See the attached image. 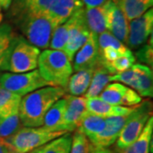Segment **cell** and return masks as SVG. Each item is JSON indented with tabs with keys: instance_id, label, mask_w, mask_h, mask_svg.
<instances>
[{
	"instance_id": "1",
	"label": "cell",
	"mask_w": 153,
	"mask_h": 153,
	"mask_svg": "<svg viewBox=\"0 0 153 153\" xmlns=\"http://www.w3.org/2000/svg\"><path fill=\"white\" fill-rule=\"evenodd\" d=\"M66 94V90L62 88L46 86L22 97L19 105V117L22 126L28 128L42 127L48 110Z\"/></svg>"
},
{
	"instance_id": "2",
	"label": "cell",
	"mask_w": 153,
	"mask_h": 153,
	"mask_svg": "<svg viewBox=\"0 0 153 153\" xmlns=\"http://www.w3.org/2000/svg\"><path fill=\"white\" fill-rule=\"evenodd\" d=\"M38 67L41 76L49 86L64 89L73 73L71 61L62 50L44 49L38 57Z\"/></svg>"
},
{
	"instance_id": "3",
	"label": "cell",
	"mask_w": 153,
	"mask_h": 153,
	"mask_svg": "<svg viewBox=\"0 0 153 153\" xmlns=\"http://www.w3.org/2000/svg\"><path fill=\"white\" fill-rule=\"evenodd\" d=\"M22 35L28 43L38 49H47L55 27L47 16L21 13L14 16Z\"/></svg>"
},
{
	"instance_id": "4",
	"label": "cell",
	"mask_w": 153,
	"mask_h": 153,
	"mask_svg": "<svg viewBox=\"0 0 153 153\" xmlns=\"http://www.w3.org/2000/svg\"><path fill=\"white\" fill-rule=\"evenodd\" d=\"M68 132L53 131L44 127H22L13 135L5 138L11 153H30Z\"/></svg>"
},
{
	"instance_id": "5",
	"label": "cell",
	"mask_w": 153,
	"mask_h": 153,
	"mask_svg": "<svg viewBox=\"0 0 153 153\" xmlns=\"http://www.w3.org/2000/svg\"><path fill=\"white\" fill-rule=\"evenodd\" d=\"M40 53L38 48L28 43L23 36L16 34L1 71L12 73L33 71L38 67Z\"/></svg>"
},
{
	"instance_id": "6",
	"label": "cell",
	"mask_w": 153,
	"mask_h": 153,
	"mask_svg": "<svg viewBox=\"0 0 153 153\" xmlns=\"http://www.w3.org/2000/svg\"><path fill=\"white\" fill-rule=\"evenodd\" d=\"M152 116V103L149 100L134 106L119 136L116 141V150L129 146L141 134L149 118Z\"/></svg>"
},
{
	"instance_id": "7",
	"label": "cell",
	"mask_w": 153,
	"mask_h": 153,
	"mask_svg": "<svg viewBox=\"0 0 153 153\" xmlns=\"http://www.w3.org/2000/svg\"><path fill=\"white\" fill-rule=\"evenodd\" d=\"M0 86L23 97L38 88L49 86V84L41 76L38 69H35L22 73L4 72L0 74Z\"/></svg>"
},
{
	"instance_id": "8",
	"label": "cell",
	"mask_w": 153,
	"mask_h": 153,
	"mask_svg": "<svg viewBox=\"0 0 153 153\" xmlns=\"http://www.w3.org/2000/svg\"><path fill=\"white\" fill-rule=\"evenodd\" d=\"M153 10L151 8L142 16L128 22L126 46L129 49H138L147 42L152 34Z\"/></svg>"
},
{
	"instance_id": "9",
	"label": "cell",
	"mask_w": 153,
	"mask_h": 153,
	"mask_svg": "<svg viewBox=\"0 0 153 153\" xmlns=\"http://www.w3.org/2000/svg\"><path fill=\"white\" fill-rule=\"evenodd\" d=\"M98 97L110 104L125 107L135 106L142 101L136 91L117 82L109 83Z\"/></svg>"
},
{
	"instance_id": "10",
	"label": "cell",
	"mask_w": 153,
	"mask_h": 153,
	"mask_svg": "<svg viewBox=\"0 0 153 153\" xmlns=\"http://www.w3.org/2000/svg\"><path fill=\"white\" fill-rule=\"evenodd\" d=\"M97 36L90 33L86 43L82 45L74 55L73 71H77L83 69H95L100 65V55L99 52Z\"/></svg>"
},
{
	"instance_id": "11",
	"label": "cell",
	"mask_w": 153,
	"mask_h": 153,
	"mask_svg": "<svg viewBox=\"0 0 153 153\" xmlns=\"http://www.w3.org/2000/svg\"><path fill=\"white\" fill-rule=\"evenodd\" d=\"M65 98L66 108L60 126V131L71 133L76 130L82 117L87 112L86 98L72 95H65Z\"/></svg>"
},
{
	"instance_id": "12",
	"label": "cell",
	"mask_w": 153,
	"mask_h": 153,
	"mask_svg": "<svg viewBox=\"0 0 153 153\" xmlns=\"http://www.w3.org/2000/svg\"><path fill=\"white\" fill-rule=\"evenodd\" d=\"M104 6L106 31L126 45L128 22L124 14L111 0H107L104 4Z\"/></svg>"
},
{
	"instance_id": "13",
	"label": "cell",
	"mask_w": 153,
	"mask_h": 153,
	"mask_svg": "<svg viewBox=\"0 0 153 153\" xmlns=\"http://www.w3.org/2000/svg\"><path fill=\"white\" fill-rule=\"evenodd\" d=\"M129 114L106 117L104 129L89 140L90 144L96 147L107 148L112 146L117 141Z\"/></svg>"
},
{
	"instance_id": "14",
	"label": "cell",
	"mask_w": 153,
	"mask_h": 153,
	"mask_svg": "<svg viewBox=\"0 0 153 153\" xmlns=\"http://www.w3.org/2000/svg\"><path fill=\"white\" fill-rule=\"evenodd\" d=\"M83 6L81 0H54L47 13V17L55 28L66 22Z\"/></svg>"
},
{
	"instance_id": "15",
	"label": "cell",
	"mask_w": 153,
	"mask_h": 153,
	"mask_svg": "<svg viewBox=\"0 0 153 153\" xmlns=\"http://www.w3.org/2000/svg\"><path fill=\"white\" fill-rule=\"evenodd\" d=\"M86 108L88 111L100 116L101 117L106 118L115 116L128 114L133 111L134 106L125 107V106L115 105L110 104L108 102H105L99 97H94V98H86Z\"/></svg>"
},
{
	"instance_id": "16",
	"label": "cell",
	"mask_w": 153,
	"mask_h": 153,
	"mask_svg": "<svg viewBox=\"0 0 153 153\" xmlns=\"http://www.w3.org/2000/svg\"><path fill=\"white\" fill-rule=\"evenodd\" d=\"M153 137V117L152 116L147 121L141 134L134 142L129 146L114 151L117 153H150L152 152Z\"/></svg>"
},
{
	"instance_id": "17",
	"label": "cell",
	"mask_w": 153,
	"mask_h": 153,
	"mask_svg": "<svg viewBox=\"0 0 153 153\" xmlns=\"http://www.w3.org/2000/svg\"><path fill=\"white\" fill-rule=\"evenodd\" d=\"M94 69H83L72 73L66 88V93L72 96H82L87 92Z\"/></svg>"
},
{
	"instance_id": "18",
	"label": "cell",
	"mask_w": 153,
	"mask_h": 153,
	"mask_svg": "<svg viewBox=\"0 0 153 153\" xmlns=\"http://www.w3.org/2000/svg\"><path fill=\"white\" fill-rule=\"evenodd\" d=\"M124 14L128 22L138 18L150 10L153 0H111Z\"/></svg>"
},
{
	"instance_id": "19",
	"label": "cell",
	"mask_w": 153,
	"mask_h": 153,
	"mask_svg": "<svg viewBox=\"0 0 153 153\" xmlns=\"http://www.w3.org/2000/svg\"><path fill=\"white\" fill-rule=\"evenodd\" d=\"M53 2L54 0H16L13 4L12 13L14 16L21 13L47 16Z\"/></svg>"
},
{
	"instance_id": "20",
	"label": "cell",
	"mask_w": 153,
	"mask_h": 153,
	"mask_svg": "<svg viewBox=\"0 0 153 153\" xmlns=\"http://www.w3.org/2000/svg\"><path fill=\"white\" fill-rule=\"evenodd\" d=\"M84 16L90 33L98 37L100 33L106 31L104 4L94 8H84Z\"/></svg>"
},
{
	"instance_id": "21",
	"label": "cell",
	"mask_w": 153,
	"mask_h": 153,
	"mask_svg": "<svg viewBox=\"0 0 153 153\" xmlns=\"http://www.w3.org/2000/svg\"><path fill=\"white\" fill-rule=\"evenodd\" d=\"M66 108V100L65 95L58 100L50 106L44 116V124L42 127L53 131H60V126L63 120Z\"/></svg>"
},
{
	"instance_id": "22",
	"label": "cell",
	"mask_w": 153,
	"mask_h": 153,
	"mask_svg": "<svg viewBox=\"0 0 153 153\" xmlns=\"http://www.w3.org/2000/svg\"><path fill=\"white\" fill-rule=\"evenodd\" d=\"M105 126V118L87 111V112L82 117L76 130L81 132L87 137L88 140H90L104 129Z\"/></svg>"
},
{
	"instance_id": "23",
	"label": "cell",
	"mask_w": 153,
	"mask_h": 153,
	"mask_svg": "<svg viewBox=\"0 0 153 153\" xmlns=\"http://www.w3.org/2000/svg\"><path fill=\"white\" fill-rule=\"evenodd\" d=\"M111 73L102 65H99L94 71L93 76L87 92L84 94L85 98L98 97L100 93L110 82Z\"/></svg>"
},
{
	"instance_id": "24",
	"label": "cell",
	"mask_w": 153,
	"mask_h": 153,
	"mask_svg": "<svg viewBox=\"0 0 153 153\" xmlns=\"http://www.w3.org/2000/svg\"><path fill=\"white\" fill-rule=\"evenodd\" d=\"M76 18V11L71 16L66 22L58 26L57 27L55 28L50 44H49V48L51 49H56V50H62L65 44L66 43V40L68 38L69 33L71 31L72 26L74 25L75 21Z\"/></svg>"
},
{
	"instance_id": "25",
	"label": "cell",
	"mask_w": 153,
	"mask_h": 153,
	"mask_svg": "<svg viewBox=\"0 0 153 153\" xmlns=\"http://www.w3.org/2000/svg\"><path fill=\"white\" fill-rule=\"evenodd\" d=\"M138 65V87L136 92L140 97H152L153 95V76L152 70L150 66Z\"/></svg>"
},
{
	"instance_id": "26",
	"label": "cell",
	"mask_w": 153,
	"mask_h": 153,
	"mask_svg": "<svg viewBox=\"0 0 153 153\" xmlns=\"http://www.w3.org/2000/svg\"><path fill=\"white\" fill-rule=\"evenodd\" d=\"M72 135L70 133L46 143L34 151V153H70Z\"/></svg>"
},
{
	"instance_id": "27",
	"label": "cell",
	"mask_w": 153,
	"mask_h": 153,
	"mask_svg": "<svg viewBox=\"0 0 153 153\" xmlns=\"http://www.w3.org/2000/svg\"><path fill=\"white\" fill-rule=\"evenodd\" d=\"M16 35L9 23L0 24V71L9 55Z\"/></svg>"
},
{
	"instance_id": "28",
	"label": "cell",
	"mask_w": 153,
	"mask_h": 153,
	"mask_svg": "<svg viewBox=\"0 0 153 153\" xmlns=\"http://www.w3.org/2000/svg\"><path fill=\"white\" fill-rule=\"evenodd\" d=\"M22 97L11 93L0 86V118L19 109Z\"/></svg>"
},
{
	"instance_id": "29",
	"label": "cell",
	"mask_w": 153,
	"mask_h": 153,
	"mask_svg": "<svg viewBox=\"0 0 153 153\" xmlns=\"http://www.w3.org/2000/svg\"><path fill=\"white\" fill-rule=\"evenodd\" d=\"M19 117V109L14 111L12 113L0 118V137L8 138L16 134L22 127Z\"/></svg>"
},
{
	"instance_id": "30",
	"label": "cell",
	"mask_w": 153,
	"mask_h": 153,
	"mask_svg": "<svg viewBox=\"0 0 153 153\" xmlns=\"http://www.w3.org/2000/svg\"><path fill=\"white\" fill-rule=\"evenodd\" d=\"M135 60H135L134 55L129 49L126 53L120 55L118 58H117L116 60L104 67L111 75H113L116 73H119V72L128 70L134 64Z\"/></svg>"
},
{
	"instance_id": "31",
	"label": "cell",
	"mask_w": 153,
	"mask_h": 153,
	"mask_svg": "<svg viewBox=\"0 0 153 153\" xmlns=\"http://www.w3.org/2000/svg\"><path fill=\"white\" fill-rule=\"evenodd\" d=\"M97 40H98L99 51L108 47H112L123 52H125L128 49H129L128 48H127L125 44L119 41L117 38H115L108 31H105L104 33H100L97 38Z\"/></svg>"
},
{
	"instance_id": "32",
	"label": "cell",
	"mask_w": 153,
	"mask_h": 153,
	"mask_svg": "<svg viewBox=\"0 0 153 153\" xmlns=\"http://www.w3.org/2000/svg\"><path fill=\"white\" fill-rule=\"evenodd\" d=\"M91 144L88 138L81 132L76 130L72 135L70 153H89Z\"/></svg>"
},
{
	"instance_id": "33",
	"label": "cell",
	"mask_w": 153,
	"mask_h": 153,
	"mask_svg": "<svg viewBox=\"0 0 153 153\" xmlns=\"http://www.w3.org/2000/svg\"><path fill=\"white\" fill-rule=\"evenodd\" d=\"M151 39L148 41L147 44L140 48L135 52V60L145 64L146 66H152L153 64V41L152 34L150 36Z\"/></svg>"
},
{
	"instance_id": "34",
	"label": "cell",
	"mask_w": 153,
	"mask_h": 153,
	"mask_svg": "<svg viewBox=\"0 0 153 153\" xmlns=\"http://www.w3.org/2000/svg\"><path fill=\"white\" fill-rule=\"evenodd\" d=\"M107 0H81L85 8H94L104 4Z\"/></svg>"
},
{
	"instance_id": "35",
	"label": "cell",
	"mask_w": 153,
	"mask_h": 153,
	"mask_svg": "<svg viewBox=\"0 0 153 153\" xmlns=\"http://www.w3.org/2000/svg\"><path fill=\"white\" fill-rule=\"evenodd\" d=\"M89 153H117L114 150H111L109 147H96L91 145Z\"/></svg>"
},
{
	"instance_id": "36",
	"label": "cell",
	"mask_w": 153,
	"mask_h": 153,
	"mask_svg": "<svg viewBox=\"0 0 153 153\" xmlns=\"http://www.w3.org/2000/svg\"><path fill=\"white\" fill-rule=\"evenodd\" d=\"M0 153H11L5 140L0 137Z\"/></svg>"
},
{
	"instance_id": "37",
	"label": "cell",
	"mask_w": 153,
	"mask_h": 153,
	"mask_svg": "<svg viewBox=\"0 0 153 153\" xmlns=\"http://www.w3.org/2000/svg\"><path fill=\"white\" fill-rule=\"evenodd\" d=\"M13 0H0V7L4 10H8L12 4Z\"/></svg>"
},
{
	"instance_id": "38",
	"label": "cell",
	"mask_w": 153,
	"mask_h": 153,
	"mask_svg": "<svg viewBox=\"0 0 153 153\" xmlns=\"http://www.w3.org/2000/svg\"><path fill=\"white\" fill-rule=\"evenodd\" d=\"M3 21V14H2V8L0 7V24Z\"/></svg>"
},
{
	"instance_id": "39",
	"label": "cell",
	"mask_w": 153,
	"mask_h": 153,
	"mask_svg": "<svg viewBox=\"0 0 153 153\" xmlns=\"http://www.w3.org/2000/svg\"><path fill=\"white\" fill-rule=\"evenodd\" d=\"M30 153H34V151H33V152H30Z\"/></svg>"
}]
</instances>
